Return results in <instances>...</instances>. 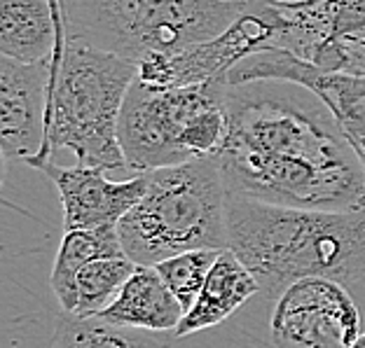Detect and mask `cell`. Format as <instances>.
I'll use <instances>...</instances> for the list:
<instances>
[{
    "mask_svg": "<svg viewBox=\"0 0 365 348\" xmlns=\"http://www.w3.org/2000/svg\"><path fill=\"white\" fill-rule=\"evenodd\" d=\"M225 115L215 162L227 194L288 209H365L363 164L314 91L284 80L227 85Z\"/></svg>",
    "mask_w": 365,
    "mask_h": 348,
    "instance_id": "obj_1",
    "label": "cell"
},
{
    "mask_svg": "<svg viewBox=\"0 0 365 348\" xmlns=\"http://www.w3.org/2000/svg\"><path fill=\"white\" fill-rule=\"evenodd\" d=\"M227 248L267 300L304 278L365 276V209H288L227 194Z\"/></svg>",
    "mask_w": 365,
    "mask_h": 348,
    "instance_id": "obj_2",
    "label": "cell"
},
{
    "mask_svg": "<svg viewBox=\"0 0 365 348\" xmlns=\"http://www.w3.org/2000/svg\"><path fill=\"white\" fill-rule=\"evenodd\" d=\"M138 65L120 54L106 52L59 28L52 56L49 107L45 145L26 164L43 171L59 150L76 154L80 167L122 171L127 169L120 147V115Z\"/></svg>",
    "mask_w": 365,
    "mask_h": 348,
    "instance_id": "obj_3",
    "label": "cell"
},
{
    "mask_svg": "<svg viewBox=\"0 0 365 348\" xmlns=\"http://www.w3.org/2000/svg\"><path fill=\"white\" fill-rule=\"evenodd\" d=\"M143 199L120 220L124 255L157 267L190 251H227V189L215 157L148 171Z\"/></svg>",
    "mask_w": 365,
    "mask_h": 348,
    "instance_id": "obj_4",
    "label": "cell"
},
{
    "mask_svg": "<svg viewBox=\"0 0 365 348\" xmlns=\"http://www.w3.org/2000/svg\"><path fill=\"white\" fill-rule=\"evenodd\" d=\"M66 36L129 61L176 54L225 33L248 5L220 0H61Z\"/></svg>",
    "mask_w": 365,
    "mask_h": 348,
    "instance_id": "obj_5",
    "label": "cell"
},
{
    "mask_svg": "<svg viewBox=\"0 0 365 348\" xmlns=\"http://www.w3.org/2000/svg\"><path fill=\"white\" fill-rule=\"evenodd\" d=\"M227 80L157 89L138 78L120 115V147L129 171L148 173L195 162L185 147L190 122L202 110L225 101Z\"/></svg>",
    "mask_w": 365,
    "mask_h": 348,
    "instance_id": "obj_6",
    "label": "cell"
},
{
    "mask_svg": "<svg viewBox=\"0 0 365 348\" xmlns=\"http://www.w3.org/2000/svg\"><path fill=\"white\" fill-rule=\"evenodd\" d=\"M288 33L284 10L264 0H251L244 14L209 43L180 49L176 54H150L138 61V80L148 87L173 89L227 80L230 70L264 47L277 45Z\"/></svg>",
    "mask_w": 365,
    "mask_h": 348,
    "instance_id": "obj_7",
    "label": "cell"
},
{
    "mask_svg": "<svg viewBox=\"0 0 365 348\" xmlns=\"http://www.w3.org/2000/svg\"><path fill=\"white\" fill-rule=\"evenodd\" d=\"M274 348H351L361 332V311L344 283L304 278L286 288L274 304Z\"/></svg>",
    "mask_w": 365,
    "mask_h": 348,
    "instance_id": "obj_8",
    "label": "cell"
},
{
    "mask_svg": "<svg viewBox=\"0 0 365 348\" xmlns=\"http://www.w3.org/2000/svg\"><path fill=\"white\" fill-rule=\"evenodd\" d=\"M284 80L314 91L339 124L365 169V73L323 70L286 47H264L230 70L227 85Z\"/></svg>",
    "mask_w": 365,
    "mask_h": 348,
    "instance_id": "obj_9",
    "label": "cell"
},
{
    "mask_svg": "<svg viewBox=\"0 0 365 348\" xmlns=\"http://www.w3.org/2000/svg\"><path fill=\"white\" fill-rule=\"evenodd\" d=\"M52 61L19 63L0 56V147L29 162L45 145Z\"/></svg>",
    "mask_w": 365,
    "mask_h": 348,
    "instance_id": "obj_10",
    "label": "cell"
},
{
    "mask_svg": "<svg viewBox=\"0 0 365 348\" xmlns=\"http://www.w3.org/2000/svg\"><path fill=\"white\" fill-rule=\"evenodd\" d=\"M43 173L54 182L63 209V229L118 227L120 220L143 199L148 189L145 173L129 180H110L103 169L56 167L47 164Z\"/></svg>",
    "mask_w": 365,
    "mask_h": 348,
    "instance_id": "obj_11",
    "label": "cell"
},
{
    "mask_svg": "<svg viewBox=\"0 0 365 348\" xmlns=\"http://www.w3.org/2000/svg\"><path fill=\"white\" fill-rule=\"evenodd\" d=\"M61 23V0H0V56L19 63L52 61Z\"/></svg>",
    "mask_w": 365,
    "mask_h": 348,
    "instance_id": "obj_12",
    "label": "cell"
},
{
    "mask_svg": "<svg viewBox=\"0 0 365 348\" xmlns=\"http://www.w3.org/2000/svg\"><path fill=\"white\" fill-rule=\"evenodd\" d=\"M185 309L173 297L169 285L164 283L155 267H138L124 283L115 302L98 313L113 325L148 329V332H176Z\"/></svg>",
    "mask_w": 365,
    "mask_h": 348,
    "instance_id": "obj_13",
    "label": "cell"
},
{
    "mask_svg": "<svg viewBox=\"0 0 365 348\" xmlns=\"http://www.w3.org/2000/svg\"><path fill=\"white\" fill-rule=\"evenodd\" d=\"M260 292L258 280L248 271L235 253L222 251L215 260L206 283L199 292L195 306L182 316L173 337H190L225 322L239 306H244L253 295Z\"/></svg>",
    "mask_w": 365,
    "mask_h": 348,
    "instance_id": "obj_14",
    "label": "cell"
},
{
    "mask_svg": "<svg viewBox=\"0 0 365 348\" xmlns=\"http://www.w3.org/2000/svg\"><path fill=\"white\" fill-rule=\"evenodd\" d=\"M103 258H124L118 227L73 229L66 231L56 251L49 283L59 300L61 311H76V278L89 262Z\"/></svg>",
    "mask_w": 365,
    "mask_h": 348,
    "instance_id": "obj_15",
    "label": "cell"
},
{
    "mask_svg": "<svg viewBox=\"0 0 365 348\" xmlns=\"http://www.w3.org/2000/svg\"><path fill=\"white\" fill-rule=\"evenodd\" d=\"M47 348H171V342L162 332L113 325L98 316L82 318L61 311Z\"/></svg>",
    "mask_w": 365,
    "mask_h": 348,
    "instance_id": "obj_16",
    "label": "cell"
},
{
    "mask_svg": "<svg viewBox=\"0 0 365 348\" xmlns=\"http://www.w3.org/2000/svg\"><path fill=\"white\" fill-rule=\"evenodd\" d=\"M136 264L124 258H103L89 262L76 278V316L91 318L106 311L131 278Z\"/></svg>",
    "mask_w": 365,
    "mask_h": 348,
    "instance_id": "obj_17",
    "label": "cell"
},
{
    "mask_svg": "<svg viewBox=\"0 0 365 348\" xmlns=\"http://www.w3.org/2000/svg\"><path fill=\"white\" fill-rule=\"evenodd\" d=\"M220 253L222 251H190L176 255L171 260H164L155 267L164 278V283L169 285L173 297L185 309V313L195 306L197 297L202 292L206 278H209Z\"/></svg>",
    "mask_w": 365,
    "mask_h": 348,
    "instance_id": "obj_18",
    "label": "cell"
},
{
    "mask_svg": "<svg viewBox=\"0 0 365 348\" xmlns=\"http://www.w3.org/2000/svg\"><path fill=\"white\" fill-rule=\"evenodd\" d=\"M264 3H274V5H302V3H317V0H264Z\"/></svg>",
    "mask_w": 365,
    "mask_h": 348,
    "instance_id": "obj_19",
    "label": "cell"
},
{
    "mask_svg": "<svg viewBox=\"0 0 365 348\" xmlns=\"http://www.w3.org/2000/svg\"><path fill=\"white\" fill-rule=\"evenodd\" d=\"M351 348H365V332L359 337V339H356V342H354V346Z\"/></svg>",
    "mask_w": 365,
    "mask_h": 348,
    "instance_id": "obj_20",
    "label": "cell"
},
{
    "mask_svg": "<svg viewBox=\"0 0 365 348\" xmlns=\"http://www.w3.org/2000/svg\"><path fill=\"white\" fill-rule=\"evenodd\" d=\"M220 3H227V5H248L251 0H220Z\"/></svg>",
    "mask_w": 365,
    "mask_h": 348,
    "instance_id": "obj_21",
    "label": "cell"
}]
</instances>
